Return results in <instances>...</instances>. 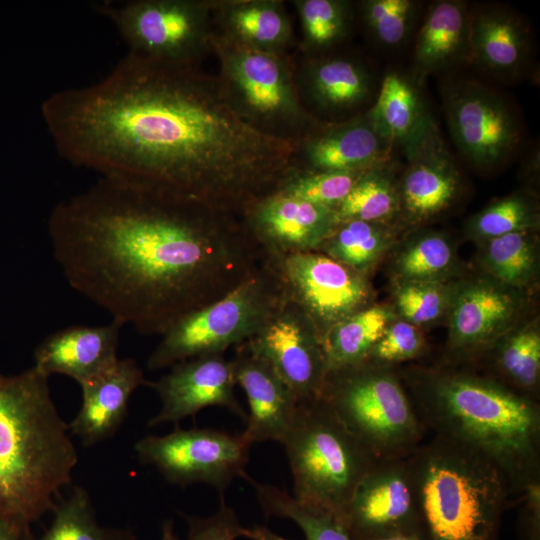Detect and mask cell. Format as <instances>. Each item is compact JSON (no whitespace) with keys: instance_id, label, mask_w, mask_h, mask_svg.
I'll list each match as a JSON object with an SVG mask.
<instances>
[{"instance_id":"cell-1","label":"cell","mask_w":540,"mask_h":540,"mask_svg":"<svg viewBox=\"0 0 540 540\" xmlns=\"http://www.w3.org/2000/svg\"><path fill=\"white\" fill-rule=\"evenodd\" d=\"M56 150L100 176L157 185L242 218L295 166L297 145L244 122L217 76L126 54L41 106Z\"/></svg>"},{"instance_id":"cell-2","label":"cell","mask_w":540,"mask_h":540,"mask_svg":"<svg viewBox=\"0 0 540 540\" xmlns=\"http://www.w3.org/2000/svg\"><path fill=\"white\" fill-rule=\"evenodd\" d=\"M48 232L69 284L145 335L219 300L262 259L240 218L118 177L57 204Z\"/></svg>"},{"instance_id":"cell-3","label":"cell","mask_w":540,"mask_h":540,"mask_svg":"<svg viewBox=\"0 0 540 540\" xmlns=\"http://www.w3.org/2000/svg\"><path fill=\"white\" fill-rule=\"evenodd\" d=\"M48 378L34 366L15 376L0 373V516L26 540L78 463Z\"/></svg>"},{"instance_id":"cell-4","label":"cell","mask_w":540,"mask_h":540,"mask_svg":"<svg viewBox=\"0 0 540 540\" xmlns=\"http://www.w3.org/2000/svg\"><path fill=\"white\" fill-rule=\"evenodd\" d=\"M416 412L436 436L494 463L520 493L538 478L540 411L528 396L495 381L458 373L431 374Z\"/></svg>"},{"instance_id":"cell-5","label":"cell","mask_w":540,"mask_h":540,"mask_svg":"<svg viewBox=\"0 0 540 540\" xmlns=\"http://www.w3.org/2000/svg\"><path fill=\"white\" fill-rule=\"evenodd\" d=\"M428 540H495L511 486L489 459L435 436L407 457Z\"/></svg>"},{"instance_id":"cell-6","label":"cell","mask_w":540,"mask_h":540,"mask_svg":"<svg viewBox=\"0 0 540 540\" xmlns=\"http://www.w3.org/2000/svg\"><path fill=\"white\" fill-rule=\"evenodd\" d=\"M211 47L223 93L249 126L298 147L323 123L301 101L295 66L287 53L246 46L213 28Z\"/></svg>"},{"instance_id":"cell-7","label":"cell","mask_w":540,"mask_h":540,"mask_svg":"<svg viewBox=\"0 0 540 540\" xmlns=\"http://www.w3.org/2000/svg\"><path fill=\"white\" fill-rule=\"evenodd\" d=\"M376 461L408 457L424 426L398 378L369 361L327 372L319 397Z\"/></svg>"},{"instance_id":"cell-8","label":"cell","mask_w":540,"mask_h":540,"mask_svg":"<svg viewBox=\"0 0 540 540\" xmlns=\"http://www.w3.org/2000/svg\"><path fill=\"white\" fill-rule=\"evenodd\" d=\"M281 444L293 476V496L342 520L357 484L376 461L320 398L300 406Z\"/></svg>"},{"instance_id":"cell-9","label":"cell","mask_w":540,"mask_h":540,"mask_svg":"<svg viewBox=\"0 0 540 540\" xmlns=\"http://www.w3.org/2000/svg\"><path fill=\"white\" fill-rule=\"evenodd\" d=\"M286 295L273 261L262 256L256 270L219 300L194 311L168 329L147 360L159 370L195 357L223 354L253 337Z\"/></svg>"},{"instance_id":"cell-10","label":"cell","mask_w":540,"mask_h":540,"mask_svg":"<svg viewBox=\"0 0 540 540\" xmlns=\"http://www.w3.org/2000/svg\"><path fill=\"white\" fill-rule=\"evenodd\" d=\"M93 8L113 24L132 57L201 66L212 53L211 0H106Z\"/></svg>"},{"instance_id":"cell-11","label":"cell","mask_w":540,"mask_h":540,"mask_svg":"<svg viewBox=\"0 0 540 540\" xmlns=\"http://www.w3.org/2000/svg\"><path fill=\"white\" fill-rule=\"evenodd\" d=\"M440 94L452 141L471 166L496 168L517 152L522 124L503 94L466 77H446Z\"/></svg>"},{"instance_id":"cell-12","label":"cell","mask_w":540,"mask_h":540,"mask_svg":"<svg viewBox=\"0 0 540 540\" xmlns=\"http://www.w3.org/2000/svg\"><path fill=\"white\" fill-rule=\"evenodd\" d=\"M251 445L243 433L176 426L166 435L139 439L134 450L140 463L155 467L169 483H205L222 496L234 478L246 474Z\"/></svg>"},{"instance_id":"cell-13","label":"cell","mask_w":540,"mask_h":540,"mask_svg":"<svg viewBox=\"0 0 540 540\" xmlns=\"http://www.w3.org/2000/svg\"><path fill=\"white\" fill-rule=\"evenodd\" d=\"M268 258L279 273L287 298L308 316L321 341L336 324L371 305L366 274L319 251Z\"/></svg>"},{"instance_id":"cell-14","label":"cell","mask_w":540,"mask_h":540,"mask_svg":"<svg viewBox=\"0 0 540 540\" xmlns=\"http://www.w3.org/2000/svg\"><path fill=\"white\" fill-rule=\"evenodd\" d=\"M246 343L274 368L300 405L319 399L327 374L321 339L308 316L287 296Z\"/></svg>"},{"instance_id":"cell-15","label":"cell","mask_w":540,"mask_h":540,"mask_svg":"<svg viewBox=\"0 0 540 540\" xmlns=\"http://www.w3.org/2000/svg\"><path fill=\"white\" fill-rule=\"evenodd\" d=\"M342 521L354 540L420 528L407 457L376 462L357 484Z\"/></svg>"},{"instance_id":"cell-16","label":"cell","mask_w":540,"mask_h":540,"mask_svg":"<svg viewBox=\"0 0 540 540\" xmlns=\"http://www.w3.org/2000/svg\"><path fill=\"white\" fill-rule=\"evenodd\" d=\"M241 221L267 257L317 251L338 225L334 210L277 191L255 202Z\"/></svg>"},{"instance_id":"cell-17","label":"cell","mask_w":540,"mask_h":540,"mask_svg":"<svg viewBox=\"0 0 540 540\" xmlns=\"http://www.w3.org/2000/svg\"><path fill=\"white\" fill-rule=\"evenodd\" d=\"M232 360L223 354L195 357L178 362L155 382H149L161 400L160 411L148 426L178 423L210 406H223L246 420L247 415L234 393Z\"/></svg>"},{"instance_id":"cell-18","label":"cell","mask_w":540,"mask_h":540,"mask_svg":"<svg viewBox=\"0 0 540 540\" xmlns=\"http://www.w3.org/2000/svg\"><path fill=\"white\" fill-rule=\"evenodd\" d=\"M407 166L398 182L400 213L411 223H423L450 208L462 180L438 129L405 153Z\"/></svg>"},{"instance_id":"cell-19","label":"cell","mask_w":540,"mask_h":540,"mask_svg":"<svg viewBox=\"0 0 540 540\" xmlns=\"http://www.w3.org/2000/svg\"><path fill=\"white\" fill-rule=\"evenodd\" d=\"M236 384L244 390L249 413L242 432L248 441H276L280 444L293 426L300 404L274 368L245 342L236 345Z\"/></svg>"},{"instance_id":"cell-20","label":"cell","mask_w":540,"mask_h":540,"mask_svg":"<svg viewBox=\"0 0 540 540\" xmlns=\"http://www.w3.org/2000/svg\"><path fill=\"white\" fill-rule=\"evenodd\" d=\"M392 148L364 111L341 122L320 124L298 144L295 167L361 171L390 160Z\"/></svg>"},{"instance_id":"cell-21","label":"cell","mask_w":540,"mask_h":540,"mask_svg":"<svg viewBox=\"0 0 540 540\" xmlns=\"http://www.w3.org/2000/svg\"><path fill=\"white\" fill-rule=\"evenodd\" d=\"M532 56L529 27L512 9L497 4L471 8L469 64L500 81H514Z\"/></svg>"},{"instance_id":"cell-22","label":"cell","mask_w":540,"mask_h":540,"mask_svg":"<svg viewBox=\"0 0 540 540\" xmlns=\"http://www.w3.org/2000/svg\"><path fill=\"white\" fill-rule=\"evenodd\" d=\"M123 325H73L47 336L34 351V367L46 376L66 375L79 385L110 369L118 360Z\"/></svg>"},{"instance_id":"cell-23","label":"cell","mask_w":540,"mask_h":540,"mask_svg":"<svg viewBox=\"0 0 540 540\" xmlns=\"http://www.w3.org/2000/svg\"><path fill=\"white\" fill-rule=\"evenodd\" d=\"M299 96L318 113L336 119L356 116L373 97L374 77L358 59L321 56L307 59L295 73Z\"/></svg>"},{"instance_id":"cell-24","label":"cell","mask_w":540,"mask_h":540,"mask_svg":"<svg viewBox=\"0 0 540 540\" xmlns=\"http://www.w3.org/2000/svg\"><path fill=\"white\" fill-rule=\"evenodd\" d=\"M148 384L135 360L119 359L110 369L80 385L82 404L68 424L70 434L86 447L114 436L127 415L131 395Z\"/></svg>"},{"instance_id":"cell-25","label":"cell","mask_w":540,"mask_h":540,"mask_svg":"<svg viewBox=\"0 0 540 540\" xmlns=\"http://www.w3.org/2000/svg\"><path fill=\"white\" fill-rule=\"evenodd\" d=\"M519 301L512 289L498 283L476 281L460 288L449 307L451 346L464 352L491 344L512 323Z\"/></svg>"},{"instance_id":"cell-26","label":"cell","mask_w":540,"mask_h":540,"mask_svg":"<svg viewBox=\"0 0 540 540\" xmlns=\"http://www.w3.org/2000/svg\"><path fill=\"white\" fill-rule=\"evenodd\" d=\"M469 4L461 0L430 3L417 31L412 76L422 85L433 74L454 71L469 64Z\"/></svg>"},{"instance_id":"cell-27","label":"cell","mask_w":540,"mask_h":540,"mask_svg":"<svg viewBox=\"0 0 540 540\" xmlns=\"http://www.w3.org/2000/svg\"><path fill=\"white\" fill-rule=\"evenodd\" d=\"M366 112L380 134L404 153L437 127L421 84L412 75L396 70L385 74L374 103Z\"/></svg>"},{"instance_id":"cell-28","label":"cell","mask_w":540,"mask_h":540,"mask_svg":"<svg viewBox=\"0 0 540 540\" xmlns=\"http://www.w3.org/2000/svg\"><path fill=\"white\" fill-rule=\"evenodd\" d=\"M217 32L249 47L287 53L292 24L280 0H211Z\"/></svg>"},{"instance_id":"cell-29","label":"cell","mask_w":540,"mask_h":540,"mask_svg":"<svg viewBox=\"0 0 540 540\" xmlns=\"http://www.w3.org/2000/svg\"><path fill=\"white\" fill-rule=\"evenodd\" d=\"M392 320L390 308L369 305L336 324L321 341L327 372L367 361Z\"/></svg>"},{"instance_id":"cell-30","label":"cell","mask_w":540,"mask_h":540,"mask_svg":"<svg viewBox=\"0 0 540 540\" xmlns=\"http://www.w3.org/2000/svg\"><path fill=\"white\" fill-rule=\"evenodd\" d=\"M390 160L365 170L335 209L338 224L350 220L388 224L400 213L398 182Z\"/></svg>"},{"instance_id":"cell-31","label":"cell","mask_w":540,"mask_h":540,"mask_svg":"<svg viewBox=\"0 0 540 540\" xmlns=\"http://www.w3.org/2000/svg\"><path fill=\"white\" fill-rule=\"evenodd\" d=\"M243 478L254 487L267 516L294 521L307 540H354L342 520L333 513L302 502L273 485L257 482L247 474Z\"/></svg>"},{"instance_id":"cell-32","label":"cell","mask_w":540,"mask_h":540,"mask_svg":"<svg viewBox=\"0 0 540 540\" xmlns=\"http://www.w3.org/2000/svg\"><path fill=\"white\" fill-rule=\"evenodd\" d=\"M392 238L387 224L350 220L339 223L317 251L366 274Z\"/></svg>"},{"instance_id":"cell-33","label":"cell","mask_w":540,"mask_h":540,"mask_svg":"<svg viewBox=\"0 0 540 540\" xmlns=\"http://www.w3.org/2000/svg\"><path fill=\"white\" fill-rule=\"evenodd\" d=\"M533 231H517L484 242L482 264L496 283L514 289L533 279L537 262Z\"/></svg>"},{"instance_id":"cell-34","label":"cell","mask_w":540,"mask_h":540,"mask_svg":"<svg viewBox=\"0 0 540 540\" xmlns=\"http://www.w3.org/2000/svg\"><path fill=\"white\" fill-rule=\"evenodd\" d=\"M49 529L37 540H135L129 529L100 526L87 491L73 487L70 495L56 502ZM34 540V539H33Z\"/></svg>"},{"instance_id":"cell-35","label":"cell","mask_w":540,"mask_h":540,"mask_svg":"<svg viewBox=\"0 0 540 540\" xmlns=\"http://www.w3.org/2000/svg\"><path fill=\"white\" fill-rule=\"evenodd\" d=\"M306 51L320 52L341 43L353 23L352 3L346 0H295Z\"/></svg>"},{"instance_id":"cell-36","label":"cell","mask_w":540,"mask_h":540,"mask_svg":"<svg viewBox=\"0 0 540 540\" xmlns=\"http://www.w3.org/2000/svg\"><path fill=\"white\" fill-rule=\"evenodd\" d=\"M407 244L395 261V271L401 283L442 282L453 269L454 250L442 233H423Z\"/></svg>"},{"instance_id":"cell-37","label":"cell","mask_w":540,"mask_h":540,"mask_svg":"<svg viewBox=\"0 0 540 540\" xmlns=\"http://www.w3.org/2000/svg\"><path fill=\"white\" fill-rule=\"evenodd\" d=\"M539 224L538 206L530 193L514 192L486 206L468 222L471 238L481 242L509 233L535 230Z\"/></svg>"},{"instance_id":"cell-38","label":"cell","mask_w":540,"mask_h":540,"mask_svg":"<svg viewBox=\"0 0 540 540\" xmlns=\"http://www.w3.org/2000/svg\"><path fill=\"white\" fill-rule=\"evenodd\" d=\"M358 6L370 36L389 49L408 40L421 11V3L414 0H362Z\"/></svg>"},{"instance_id":"cell-39","label":"cell","mask_w":540,"mask_h":540,"mask_svg":"<svg viewBox=\"0 0 540 540\" xmlns=\"http://www.w3.org/2000/svg\"><path fill=\"white\" fill-rule=\"evenodd\" d=\"M364 171L307 170L294 167L275 191L335 211Z\"/></svg>"},{"instance_id":"cell-40","label":"cell","mask_w":540,"mask_h":540,"mask_svg":"<svg viewBox=\"0 0 540 540\" xmlns=\"http://www.w3.org/2000/svg\"><path fill=\"white\" fill-rule=\"evenodd\" d=\"M498 365L503 374L517 387L530 390L540 375V333L527 326L509 335L501 344Z\"/></svg>"},{"instance_id":"cell-41","label":"cell","mask_w":540,"mask_h":540,"mask_svg":"<svg viewBox=\"0 0 540 540\" xmlns=\"http://www.w3.org/2000/svg\"><path fill=\"white\" fill-rule=\"evenodd\" d=\"M453 296L442 282H405L396 292V306L404 320L417 326L442 316Z\"/></svg>"},{"instance_id":"cell-42","label":"cell","mask_w":540,"mask_h":540,"mask_svg":"<svg viewBox=\"0 0 540 540\" xmlns=\"http://www.w3.org/2000/svg\"><path fill=\"white\" fill-rule=\"evenodd\" d=\"M423 339L418 327L406 320L391 322L372 349L367 361L381 366L418 356Z\"/></svg>"},{"instance_id":"cell-43","label":"cell","mask_w":540,"mask_h":540,"mask_svg":"<svg viewBox=\"0 0 540 540\" xmlns=\"http://www.w3.org/2000/svg\"><path fill=\"white\" fill-rule=\"evenodd\" d=\"M187 540H236L246 537L234 510L221 499L219 510L210 517H188Z\"/></svg>"},{"instance_id":"cell-44","label":"cell","mask_w":540,"mask_h":540,"mask_svg":"<svg viewBox=\"0 0 540 540\" xmlns=\"http://www.w3.org/2000/svg\"><path fill=\"white\" fill-rule=\"evenodd\" d=\"M525 503L530 540H539L540 524V483L539 478L531 480L521 492Z\"/></svg>"},{"instance_id":"cell-45","label":"cell","mask_w":540,"mask_h":540,"mask_svg":"<svg viewBox=\"0 0 540 540\" xmlns=\"http://www.w3.org/2000/svg\"><path fill=\"white\" fill-rule=\"evenodd\" d=\"M369 540H428L422 530L418 528L398 531Z\"/></svg>"},{"instance_id":"cell-46","label":"cell","mask_w":540,"mask_h":540,"mask_svg":"<svg viewBox=\"0 0 540 540\" xmlns=\"http://www.w3.org/2000/svg\"><path fill=\"white\" fill-rule=\"evenodd\" d=\"M246 538L251 540H290L274 533L265 526L247 528Z\"/></svg>"},{"instance_id":"cell-47","label":"cell","mask_w":540,"mask_h":540,"mask_svg":"<svg viewBox=\"0 0 540 540\" xmlns=\"http://www.w3.org/2000/svg\"><path fill=\"white\" fill-rule=\"evenodd\" d=\"M0 540H26L8 521L0 516Z\"/></svg>"},{"instance_id":"cell-48","label":"cell","mask_w":540,"mask_h":540,"mask_svg":"<svg viewBox=\"0 0 540 540\" xmlns=\"http://www.w3.org/2000/svg\"><path fill=\"white\" fill-rule=\"evenodd\" d=\"M160 540H179L174 532V522L172 519L166 520L163 523Z\"/></svg>"}]
</instances>
